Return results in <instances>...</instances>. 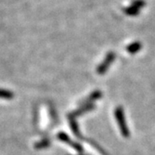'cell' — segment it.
Instances as JSON below:
<instances>
[{
  "label": "cell",
  "instance_id": "1",
  "mask_svg": "<svg viewBox=\"0 0 155 155\" xmlns=\"http://www.w3.org/2000/svg\"><path fill=\"white\" fill-rule=\"evenodd\" d=\"M115 117L116 119V122L119 125L120 127V131L122 133V135L125 138H127L129 136V131L127 128V124L125 122V116H124V113H123V110L121 106L117 107L115 110Z\"/></svg>",
  "mask_w": 155,
  "mask_h": 155
},
{
  "label": "cell",
  "instance_id": "2",
  "mask_svg": "<svg viewBox=\"0 0 155 155\" xmlns=\"http://www.w3.org/2000/svg\"><path fill=\"white\" fill-rule=\"evenodd\" d=\"M115 59H116V54H115V53L114 52H109L108 54H107V55H106L105 59L104 60V61L100 64L98 67L97 68V72L100 74V75H102V74H104V73H105V72L108 70V68L110 67L111 64L113 63V61H115Z\"/></svg>",
  "mask_w": 155,
  "mask_h": 155
},
{
  "label": "cell",
  "instance_id": "3",
  "mask_svg": "<svg viewBox=\"0 0 155 155\" xmlns=\"http://www.w3.org/2000/svg\"><path fill=\"white\" fill-rule=\"evenodd\" d=\"M145 5H146V3L143 0H134L131 5L127 7L124 10V12L127 16H132V17L136 16L140 13V9L143 8Z\"/></svg>",
  "mask_w": 155,
  "mask_h": 155
},
{
  "label": "cell",
  "instance_id": "4",
  "mask_svg": "<svg viewBox=\"0 0 155 155\" xmlns=\"http://www.w3.org/2000/svg\"><path fill=\"white\" fill-rule=\"evenodd\" d=\"M58 138L60 139L61 140H62V141H64V142H66V143H68V144L71 145L74 149L77 150L78 152H82V151H83L82 147L79 144L76 143V142H72V140L68 137V135H67V134L59 133L58 134Z\"/></svg>",
  "mask_w": 155,
  "mask_h": 155
},
{
  "label": "cell",
  "instance_id": "5",
  "mask_svg": "<svg viewBox=\"0 0 155 155\" xmlns=\"http://www.w3.org/2000/svg\"><path fill=\"white\" fill-rule=\"evenodd\" d=\"M141 48H142V44L140 41H134L133 43L128 45L126 48V49L129 54H134L138 53L139 51L141 49Z\"/></svg>",
  "mask_w": 155,
  "mask_h": 155
},
{
  "label": "cell",
  "instance_id": "6",
  "mask_svg": "<svg viewBox=\"0 0 155 155\" xmlns=\"http://www.w3.org/2000/svg\"><path fill=\"white\" fill-rule=\"evenodd\" d=\"M94 108H95V106L93 104H90L83 105L82 107H80V109H79V110H78L77 111H75V112H74L71 116H72V117H74V118H75L76 116H80V115H82L83 113L86 112V111L92 110Z\"/></svg>",
  "mask_w": 155,
  "mask_h": 155
},
{
  "label": "cell",
  "instance_id": "7",
  "mask_svg": "<svg viewBox=\"0 0 155 155\" xmlns=\"http://www.w3.org/2000/svg\"><path fill=\"white\" fill-rule=\"evenodd\" d=\"M101 97H102V93H101V91H94L92 94L91 95V96H89L88 97L85 99V101L83 103V105L90 104H91V102H92V101L98 99V98H100Z\"/></svg>",
  "mask_w": 155,
  "mask_h": 155
},
{
  "label": "cell",
  "instance_id": "8",
  "mask_svg": "<svg viewBox=\"0 0 155 155\" xmlns=\"http://www.w3.org/2000/svg\"><path fill=\"white\" fill-rule=\"evenodd\" d=\"M69 119H70V125H71V127H72V132L74 133V134L78 137V138H80V133H79V130H78V124L76 121H75V118L74 117H72V116H69Z\"/></svg>",
  "mask_w": 155,
  "mask_h": 155
},
{
  "label": "cell",
  "instance_id": "9",
  "mask_svg": "<svg viewBox=\"0 0 155 155\" xmlns=\"http://www.w3.org/2000/svg\"><path fill=\"white\" fill-rule=\"evenodd\" d=\"M14 97L13 92L9 90L0 89V98H5V99H11Z\"/></svg>",
  "mask_w": 155,
  "mask_h": 155
},
{
  "label": "cell",
  "instance_id": "10",
  "mask_svg": "<svg viewBox=\"0 0 155 155\" xmlns=\"http://www.w3.org/2000/svg\"><path fill=\"white\" fill-rule=\"evenodd\" d=\"M49 144H50L49 140H46L41 141V142H39V143H37V144H35V147H36L38 149H41V148H44V147H46L49 146Z\"/></svg>",
  "mask_w": 155,
  "mask_h": 155
}]
</instances>
